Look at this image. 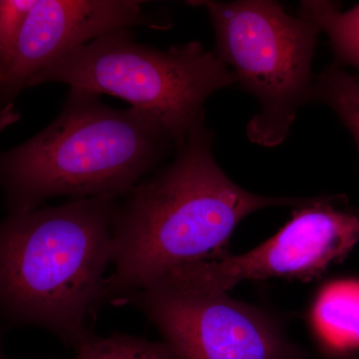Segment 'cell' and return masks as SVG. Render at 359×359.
Segmentation results:
<instances>
[{"instance_id":"cell-16","label":"cell","mask_w":359,"mask_h":359,"mask_svg":"<svg viewBox=\"0 0 359 359\" xmlns=\"http://www.w3.org/2000/svg\"><path fill=\"white\" fill-rule=\"evenodd\" d=\"M327 359H359V353L346 354V355L334 356Z\"/></svg>"},{"instance_id":"cell-3","label":"cell","mask_w":359,"mask_h":359,"mask_svg":"<svg viewBox=\"0 0 359 359\" xmlns=\"http://www.w3.org/2000/svg\"><path fill=\"white\" fill-rule=\"evenodd\" d=\"M176 151L171 135L150 116L70 89L46 128L0 151V191L9 214L61 196L120 199Z\"/></svg>"},{"instance_id":"cell-11","label":"cell","mask_w":359,"mask_h":359,"mask_svg":"<svg viewBox=\"0 0 359 359\" xmlns=\"http://www.w3.org/2000/svg\"><path fill=\"white\" fill-rule=\"evenodd\" d=\"M311 102L334 111L353 136L359 155V75L332 63L313 82Z\"/></svg>"},{"instance_id":"cell-4","label":"cell","mask_w":359,"mask_h":359,"mask_svg":"<svg viewBox=\"0 0 359 359\" xmlns=\"http://www.w3.org/2000/svg\"><path fill=\"white\" fill-rule=\"evenodd\" d=\"M53 82L126 101L159 123L177 149L204 118L208 98L238 83L233 71L200 42L160 50L135 41L127 28L66 54L33 78L29 88Z\"/></svg>"},{"instance_id":"cell-10","label":"cell","mask_w":359,"mask_h":359,"mask_svg":"<svg viewBox=\"0 0 359 359\" xmlns=\"http://www.w3.org/2000/svg\"><path fill=\"white\" fill-rule=\"evenodd\" d=\"M299 16L327 35L335 62L359 70V4L342 11L339 2L308 0L299 6Z\"/></svg>"},{"instance_id":"cell-7","label":"cell","mask_w":359,"mask_h":359,"mask_svg":"<svg viewBox=\"0 0 359 359\" xmlns=\"http://www.w3.org/2000/svg\"><path fill=\"white\" fill-rule=\"evenodd\" d=\"M346 204L344 195L313 197L295 208L292 219L254 250L185 264L168 273L224 294L245 280H313L344 261L359 243V212Z\"/></svg>"},{"instance_id":"cell-2","label":"cell","mask_w":359,"mask_h":359,"mask_svg":"<svg viewBox=\"0 0 359 359\" xmlns=\"http://www.w3.org/2000/svg\"><path fill=\"white\" fill-rule=\"evenodd\" d=\"M118 200H71L0 222V325L42 328L73 349L92 334Z\"/></svg>"},{"instance_id":"cell-6","label":"cell","mask_w":359,"mask_h":359,"mask_svg":"<svg viewBox=\"0 0 359 359\" xmlns=\"http://www.w3.org/2000/svg\"><path fill=\"white\" fill-rule=\"evenodd\" d=\"M145 314L176 359H309L276 316L166 273L122 297Z\"/></svg>"},{"instance_id":"cell-13","label":"cell","mask_w":359,"mask_h":359,"mask_svg":"<svg viewBox=\"0 0 359 359\" xmlns=\"http://www.w3.org/2000/svg\"><path fill=\"white\" fill-rule=\"evenodd\" d=\"M37 0H0V82L13 65L21 32Z\"/></svg>"},{"instance_id":"cell-9","label":"cell","mask_w":359,"mask_h":359,"mask_svg":"<svg viewBox=\"0 0 359 359\" xmlns=\"http://www.w3.org/2000/svg\"><path fill=\"white\" fill-rule=\"evenodd\" d=\"M309 320L325 358L359 353V280L346 278L323 285L311 304Z\"/></svg>"},{"instance_id":"cell-8","label":"cell","mask_w":359,"mask_h":359,"mask_svg":"<svg viewBox=\"0 0 359 359\" xmlns=\"http://www.w3.org/2000/svg\"><path fill=\"white\" fill-rule=\"evenodd\" d=\"M160 21L136 0H37L0 82V105L13 103L39 72L78 47L115 30L165 26Z\"/></svg>"},{"instance_id":"cell-5","label":"cell","mask_w":359,"mask_h":359,"mask_svg":"<svg viewBox=\"0 0 359 359\" xmlns=\"http://www.w3.org/2000/svg\"><path fill=\"white\" fill-rule=\"evenodd\" d=\"M188 4L209 13L215 53L259 101L261 110L248 123V138L264 147L280 145L297 111L311 102V65L320 28L268 0Z\"/></svg>"},{"instance_id":"cell-1","label":"cell","mask_w":359,"mask_h":359,"mask_svg":"<svg viewBox=\"0 0 359 359\" xmlns=\"http://www.w3.org/2000/svg\"><path fill=\"white\" fill-rule=\"evenodd\" d=\"M204 118L176 157L118 200L103 304L117 302L169 271L229 254L238 224L259 210L309 204L311 198L266 197L238 186L212 152Z\"/></svg>"},{"instance_id":"cell-15","label":"cell","mask_w":359,"mask_h":359,"mask_svg":"<svg viewBox=\"0 0 359 359\" xmlns=\"http://www.w3.org/2000/svg\"><path fill=\"white\" fill-rule=\"evenodd\" d=\"M7 332L8 330L6 327L0 325V359H8L6 358V354L4 353V351H2V340H4V335H6Z\"/></svg>"},{"instance_id":"cell-12","label":"cell","mask_w":359,"mask_h":359,"mask_svg":"<svg viewBox=\"0 0 359 359\" xmlns=\"http://www.w3.org/2000/svg\"><path fill=\"white\" fill-rule=\"evenodd\" d=\"M74 351L72 359H176L166 342L124 334L100 337L92 332Z\"/></svg>"},{"instance_id":"cell-14","label":"cell","mask_w":359,"mask_h":359,"mask_svg":"<svg viewBox=\"0 0 359 359\" xmlns=\"http://www.w3.org/2000/svg\"><path fill=\"white\" fill-rule=\"evenodd\" d=\"M20 112L15 109L13 102L0 105V133L11 125L20 121Z\"/></svg>"}]
</instances>
